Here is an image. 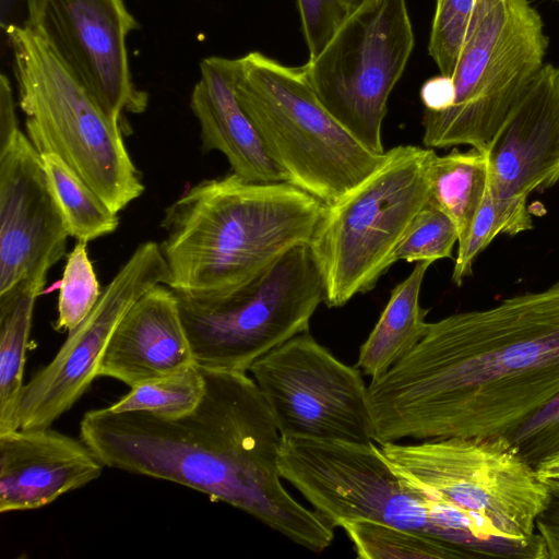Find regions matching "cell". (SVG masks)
Listing matches in <instances>:
<instances>
[{
	"mask_svg": "<svg viewBox=\"0 0 559 559\" xmlns=\"http://www.w3.org/2000/svg\"><path fill=\"white\" fill-rule=\"evenodd\" d=\"M548 37L528 0H497L468 34L451 76L454 100L424 110L427 148L471 145L485 153L512 105L543 68Z\"/></svg>",
	"mask_w": 559,
	"mask_h": 559,
	"instance_id": "8",
	"label": "cell"
},
{
	"mask_svg": "<svg viewBox=\"0 0 559 559\" xmlns=\"http://www.w3.org/2000/svg\"><path fill=\"white\" fill-rule=\"evenodd\" d=\"M420 99L425 110L443 111L454 100V85L451 76L439 74L428 79L420 88Z\"/></svg>",
	"mask_w": 559,
	"mask_h": 559,
	"instance_id": "34",
	"label": "cell"
},
{
	"mask_svg": "<svg viewBox=\"0 0 559 559\" xmlns=\"http://www.w3.org/2000/svg\"><path fill=\"white\" fill-rule=\"evenodd\" d=\"M374 443L282 438L278 469L334 527L368 519L440 539L430 501L400 478Z\"/></svg>",
	"mask_w": 559,
	"mask_h": 559,
	"instance_id": "11",
	"label": "cell"
},
{
	"mask_svg": "<svg viewBox=\"0 0 559 559\" xmlns=\"http://www.w3.org/2000/svg\"><path fill=\"white\" fill-rule=\"evenodd\" d=\"M169 280L160 245H139L102 290L90 314L69 331L50 362L24 385L19 406L20 428H48L69 411L98 377L108 342L127 311L154 286H168Z\"/></svg>",
	"mask_w": 559,
	"mask_h": 559,
	"instance_id": "14",
	"label": "cell"
},
{
	"mask_svg": "<svg viewBox=\"0 0 559 559\" xmlns=\"http://www.w3.org/2000/svg\"><path fill=\"white\" fill-rule=\"evenodd\" d=\"M414 46L406 0H367L302 66L328 111L376 153L385 152L382 123L388 100Z\"/></svg>",
	"mask_w": 559,
	"mask_h": 559,
	"instance_id": "10",
	"label": "cell"
},
{
	"mask_svg": "<svg viewBox=\"0 0 559 559\" xmlns=\"http://www.w3.org/2000/svg\"><path fill=\"white\" fill-rule=\"evenodd\" d=\"M360 559H460L449 544L419 532L368 520L347 519L338 523Z\"/></svg>",
	"mask_w": 559,
	"mask_h": 559,
	"instance_id": "24",
	"label": "cell"
},
{
	"mask_svg": "<svg viewBox=\"0 0 559 559\" xmlns=\"http://www.w3.org/2000/svg\"><path fill=\"white\" fill-rule=\"evenodd\" d=\"M5 33L28 139L39 153L59 156L119 213L145 189L120 123L25 24H9Z\"/></svg>",
	"mask_w": 559,
	"mask_h": 559,
	"instance_id": "5",
	"label": "cell"
},
{
	"mask_svg": "<svg viewBox=\"0 0 559 559\" xmlns=\"http://www.w3.org/2000/svg\"><path fill=\"white\" fill-rule=\"evenodd\" d=\"M367 0H340V3L348 15L357 10L360 5H362Z\"/></svg>",
	"mask_w": 559,
	"mask_h": 559,
	"instance_id": "36",
	"label": "cell"
},
{
	"mask_svg": "<svg viewBox=\"0 0 559 559\" xmlns=\"http://www.w3.org/2000/svg\"><path fill=\"white\" fill-rule=\"evenodd\" d=\"M235 90L265 150L287 181L329 205L384 159L323 106L304 67L260 51L235 59Z\"/></svg>",
	"mask_w": 559,
	"mask_h": 559,
	"instance_id": "4",
	"label": "cell"
},
{
	"mask_svg": "<svg viewBox=\"0 0 559 559\" xmlns=\"http://www.w3.org/2000/svg\"><path fill=\"white\" fill-rule=\"evenodd\" d=\"M507 438L534 467L559 452V394Z\"/></svg>",
	"mask_w": 559,
	"mask_h": 559,
	"instance_id": "30",
	"label": "cell"
},
{
	"mask_svg": "<svg viewBox=\"0 0 559 559\" xmlns=\"http://www.w3.org/2000/svg\"><path fill=\"white\" fill-rule=\"evenodd\" d=\"M429 262H417L409 275L392 290L383 311L359 348L356 366L378 378L401 360L423 338L428 309L419 302Z\"/></svg>",
	"mask_w": 559,
	"mask_h": 559,
	"instance_id": "20",
	"label": "cell"
},
{
	"mask_svg": "<svg viewBox=\"0 0 559 559\" xmlns=\"http://www.w3.org/2000/svg\"><path fill=\"white\" fill-rule=\"evenodd\" d=\"M249 372L283 439L374 442L360 369L338 360L309 331L260 357Z\"/></svg>",
	"mask_w": 559,
	"mask_h": 559,
	"instance_id": "12",
	"label": "cell"
},
{
	"mask_svg": "<svg viewBox=\"0 0 559 559\" xmlns=\"http://www.w3.org/2000/svg\"><path fill=\"white\" fill-rule=\"evenodd\" d=\"M430 202L455 224L457 243L467 237L488 186L485 153L456 148L445 155L433 153L429 164Z\"/></svg>",
	"mask_w": 559,
	"mask_h": 559,
	"instance_id": "22",
	"label": "cell"
},
{
	"mask_svg": "<svg viewBox=\"0 0 559 559\" xmlns=\"http://www.w3.org/2000/svg\"><path fill=\"white\" fill-rule=\"evenodd\" d=\"M190 108L200 126L202 153L221 152L233 173L246 180L287 181L238 100L235 59L211 56L200 62Z\"/></svg>",
	"mask_w": 559,
	"mask_h": 559,
	"instance_id": "19",
	"label": "cell"
},
{
	"mask_svg": "<svg viewBox=\"0 0 559 559\" xmlns=\"http://www.w3.org/2000/svg\"><path fill=\"white\" fill-rule=\"evenodd\" d=\"M325 204L288 181L231 173L191 187L165 210L159 243L176 294L207 298L254 278L309 245Z\"/></svg>",
	"mask_w": 559,
	"mask_h": 559,
	"instance_id": "3",
	"label": "cell"
},
{
	"mask_svg": "<svg viewBox=\"0 0 559 559\" xmlns=\"http://www.w3.org/2000/svg\"><path fill=\"white\" fill-rule=\"evenodd\" d=\"M100 294L87 242L76 241L68 254L62 273L53 329L68 332L75 329L93 310Z\"/></svg>",
	"mask_w": 559,
	"mask_h": 559,
	"instance_id": "28",
	"label": "cell"
},
{
	"mask_svg": "<svg viewBox=\"0 0 559 559\" xmlns=\"http://www.w3.org/2000/svg\"><path fill=\"white\" fill-rule=\"evenodd\" d=\"M70 237L39 152L22 131L0 152V296L45 286Z\"/></svg>",
	"mask_w": 559,
	"mask_h": 559,
	"instance_id": "15",
	"label": "cell"
},
{
	"mask_svg": "<svg viewBox=\"0 0 559 559\" xmlns=\"http://www.w3.org/2000/svg\"><path fill=\"white\" fill-rule=\"evenodd\" d=\"M457 241V229L453 221L429 201L406 231L396 250L395 261L432 263L451 259Z\"/></svg>",
	"mask_w": 559,
	"mask_h": 559,
	"instance_id": "29",
	"label": "cell"
},
{
	"mask_svg": "<svg viewBox=\"0 0 559 559\" xmlns=\"http://www.w3.org/2000/svg\"><path fill=\"white\" fill-rule=\"evenodd\" d=\"M547 508L536 521V531L548 552V559H559V489H548Z\"/></svg>",
	"mask_w": 559,
	"mask_h": 559,
	"instance_id": "32",
	"label": "cell"
},
{
	"mask_svg": "<svg viewBox=\"0 0 559 559\" xmlns=\"http://www.w3.org/2000/svg\"><path fill=\"white\" fill-rule=\"evenodd\" d=\"M527 199H502L493 197L487 186L486 192L465 240L459 243L452 272V282L461 286L473 273L477 255L500 234L515 236L533 228Z\"/></svg>",
	"mask_w": 559,
	"mask_h": 559,
	"instance_id": "26",
	"label": "cell"
},
{
	"mask_svg": "<svg viewBox=\"0 0 559 559\" xmlns=\"http://www.w3.org/2000/svg\"><path fill=\"white\" fill-rule=\"evenodd\" d=\"M389 465L425 498L475 515L510 540L548 552L536 531L549 490L504 436L386 442Z\"/></svg>",
	"mask_w": 559,
	"mask_h": 559,
	"instance_id": "7",
	"label": "cell"
},
{
	"mask_svg": "<svg viewBox=\"0 0 559 559\" xmlns=\"http://www.w3.org/2000/svg\"><path fill=\"white\" fill-rule=\"evenodd\" d=\"M496 198H526L559 181V67L545 63L485 151Z\"/></svg>",
	"mask_w": 559,
	"mask_h": 559,
	"instance_id": "16",
	"label": "cell"
},
{
	"mask_svg": "<svg viewBox=\"0 0 559 559\" xmlns=\"http://www.w3.org/2000/svg\"><path fill=\"white\" fill-rule=\"evenodd\" d=\"M39 154L70 236L90 242L115 233L119 226L118 213L59 156Z\"/></svg>",
	"mask_w": 559,
	"mask_h": 559,
	"instance_id": "23",
	"label": "cell"
},
{
	"mask_svg": "<svg viewBox=\"0 0 559 559\" xmlns=\"http://www.w3.org/2000/svg\"><path fill=\"white\" fill-rule=\"evenodd\" d=\"M11 83L5 74L0 76V152L9 146L20 132Z\"/></svg>",
	"mask_w": 559,
	"mask_h": 559,
	"instance_id": "33",
	"label": "cell"
},
{
	"mask_svg": "<svg viewBox=\"0 0 559 559\" xmlns=\"http://www.w3.org/2000/svg\"><path fill=\"white\" fill-rule=\"evenodd\" d=\"M104 466L83 440L50 427L0 435V512L46 507L97 479Z\"/></svg>",
	"mask_w": 559,
	"mask_h": 559,
	"instance_id": "17",
	"label": "cell"
},
{
	"mask_svg": "<svg viewBox=\"0 0 559 559\" xmlns=\"http://www.w3.org/2000/svg\"><path fill=\"white\" fill-rule=\"evenodd\" d=\"M535 469L548 489H559V452L542 461Z\"/></svg>",
	"mask_w": 559,
	"mask_h": 559,
	"instance_id": "35",
	"label": "cell"
},
{
	"mask_svg": "<svg viewBox=\"0 0 559 559\" xmlns=\"http://www.w3.org/2000/svg\"><path fill=\"white\" fill-rule=\"evenodd\" d=\"M309 58H316L347 16L340 0H297Z\"/></svg>",
	"mask_w": 559,
	"mask_h": 559,
	"instance_id": "31",
	"label": "cell"
},
{
	"mask_svg": "<svg viewBox=\"0 0 559 559\" xmlns=\"http://www.w3.org/2000/svg\"><path fill=\"white\" fill-rule=\"evenodd\" d=\"M177 297L194 361L248 372L260 357L309 331L324 287L309 245H302L227 294Z\"/></svg>",
	"mask_w": 559,
	"mask_h": 559,
	"instance_id": "9",
	"label": "cell"
},
{
	"mask_svg": "<svg viewBox=\"0 0 559 559\" xmlns=\"http://www.w3.org/2000/svg\"><path fill=\"white\" fill-rule=\"evenodd\" d=\"M25 5L24 24L112 120L146 109L148 95L134 85L127 51V37L140 24L123 0H25Z\"/></svg>",
	"mask_w": 559,
	"mask_h": 559,
	"instance_id": "13",
	"label": "cell"
},
{
	"mask_svg": "<svg viewBox=\"0 0 559 559\" xmlns=\"http://www.w3.org/2000/svg\"><path fill=\"white\" fill-rule=\"evenodd\" d=\"M497 0H436L428 52L440 74L452 76L468 34Z\"/></svg>",
	"mask_w": 559,
	"mask_h": 559,
	"instance_id": "27",
	"label": "cell"
},
{
	"mask_svg": "<svg viewBox=\"0 0 559 559\" xmlns=\"http://www.w3.org/2000/svg\"><path fill=\"white\" fill-rule=\"evenodd\" d=\"M367 391L379 445L511 436L559 394V282L429 322Z\"/></svg>",
	"mask_w": 559,
	"mask_h": 559,
	"instance_id": "1",
	"label": "cell"
},
{
	"mask_svg": "<svg viewBox=\"0 0 559 559\" xmlns=\"http://www.w3.org/2000/svg\"><path fill=\"white\" fill-rule=\"evenodd\" d=\"M204 376L194 362L174 373L151 379L131 390L107 408L114 413L144 412L177 418L192 412L204 394Z\"/></svg>",
	"mask_w": 559,
	"mask_h": 559,
	"instance_id": "25",
	"label": "cell"
},
{
	"mask_svg": "<svg viewBox=\"0 0 559 559\" xmlns=\"http://www.w3.org/2000/svg\"><path fill=\"white\" fill-rule=\"evenodd\" d=\"M555 1L559 2V0H555Z\"/></svg>",
	"mask_w": 559,
	"mask_h": 559,
	"instance_id": "37",
	"label": "cell"
},
{
	"mask_svg": "<svg viewBox=\"0 0 559 559\" xmlns=\"http://www.w3.org/2000/svg\"><path fill=\"white\" fill-rule=\"evenodd\" d=\"M433 148L399 145L335 202L325 205L309 247L328 307L371 290L396 262L411 224L430 200Z\"/></svg>",
	"mask_w": 559,
	"mask_h": 559,
	"instance_id": "6",
	"label": "cell"
},
{
	"mask_svg": "<svg viewBox=\"0 0 559 559\" xmlns=\"http://www.w3.org/2000/svg\"><path fill=\"white\" fill-rule=\"evenodd\" d=\"M45 286L25 282L0 296V435L20 428L19 406L34 307Z\"/></svg>",
	"mask_w": 559,
	"mask_h": 559,
	"instance_id": "21",
	"label": "cell"
},
{
	"mask_svg": "<svg viewBox=\"0 0 559 559\" xmlns=\"http://www.w3.org/2000/svg\"><path fill=\"white\" fill-rule=\"evenodd\" d=\"M177 294L159 284L142 295L115 329L98 377L130 388L194 364Z\"/></svg>",
	"mask_w": 559,
	"mask_h": 559,
	"instance_id": "18",
	"label": "cell"
},
{
	"mask_svg": "<svg viewBox=\"0 0 559 559\" xmlns=\"http://www.w3.org/2000/svg\"><path fill=\"white\" fill-rule=\"evenodd\" d=\"M201 370L204 394L189 414L163 418L93 409L80 423L81 439L107 467L180 484L246 512L309 550L326 549L334 526L283 486L282 436L253 378Z\"/></svg>",
	"mask_w": 559,
	"mask_h": 559,
	"instance_id": "2",
	"label": "cell"
}]
</instances>
